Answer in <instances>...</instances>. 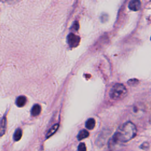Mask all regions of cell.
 <instances>
[{
    "mask_svg": "<svg viewBox=\"0 0 151 151\" xmlns=\"http://www.w3.org/2000/svg\"><path fill=\"white\" fill-rule=\"evenodd\" d=\"M136 126L130 122L123 124L109 141V147H113L119 143H124L132 139L136 134Z\"/></svg>",
    "mask_w": 151,
    "mask_h": 151,
    "instance_id": "1",
    "label": "cell"
},
{
    "mask_svg": "<svg viewBox=\"0 0 151 151\" xmlns=\"http://www.w3.org/2000/svg\"><path fill=\"white\" fill-rule=\"evenodd\" d=\"M109 95L114 100H120L126 96L127 90L123 84L116 83L111 88Z\"/></svg>",
    "mask_w": 151,
    "mask_h": 151,
    "instance_id": "2",
    "label": "cell"
},
{
    "mask_svg": "<svg viewBox=\"0 0 151 151\" xmlns=\"http://www.w3.org/2000/svg\"><path fill=\"white\" fill-rule=\"evenodd\" d=\"M80 41V38L73 33H70L67 37V42L71 47H77Z\"/></svg>",
    "mask_w": 151,
    "mask_h": 151,
    "instance_id": "3",
    "label": "cell"
},
{
    "mask_svg": "<svg viewBox=\"0 0 151 151\" xmlns=\"http://www.w3.org/2000/svg\"><path fill=\"white\" fill-rule=\"evenodd\" d=\"M141 6V2L140 0H131L129 4V8L130 9L136 11L139 10Z\"/></svg>",
    "mask_w": 151,
    "mask_h": 151,
    "instance_id": "4",
    "label": "cell"
},
{
    "mask_svg": "<svg viewBox=\"0 0 151 151\" xmlns=\"http://www.w3.org/2000/svg\"><path fill=\"white\" fill-rule=\"evenodd\" d=\"M6 118L4 117L0 120V136L4 135L6 129Z\"/></svg>",
    "mask_w": 151,
    "mask_h": 151,
    "instance_id": "5",
    "label": "cell"
},
{
    "mask_svg": "<svg viewBox=\"0 0 151 151\" xmlns=\"http://www.w3.org/2000/svg\"><path fill=\"white\" fill-rule=\"evenodd\" d=\"M26 101H27V99H26V97L25 96H19L17 99V100H16V104L17 105L21 107H23L25 103H26Z\"/></svg>",
    "mask_w": 151,
    "mask_h": 151,
    "instance_id": "6",
    "label": "cell"
},
{
    "mask_svg": "<svg viewBox=\"0 0 151 151\" xmlns=\"http://www.w3.org/2000/svg\"><path fill=\"white\" fill-rule=\"evenodd\" d=\"M96 124V122L95 120L93 118H90L87 120V121L86 123V127L89 130L93 129Z\"/></svg>",
    "mask_w": 151,
    "mask_h": 151,
    "instance_id": "7",
    "label": "cell"
},
{
    "mask_svg": "<svg viewBox=\"0 0 151 151\" xmlns=\"http://www.w3.org/2000/svg\"><path fill=\"white\" fill-rule=\"evenodd\" d=\"M41 112V107L39 104L34 105L31 109V114L34 116H38Z\"/></svg>",
    "mask_w": 151,
    "mask_h": 151,
    "instance_id": "8",
    "label": "cell"
},
{
    "mask_svg": "<svg viewBox=\"0 0 151 151\" xmlns=\"http://www.w3.org/2000/svg\"><path fill=\"white\" fill-rule=\"evenodd\" d=\"M58 127H59V124L58 123L53 125L52 127L48 130V133L47 134V136H46L48 138L50 136H51L53 134H54L55 133V132L57 130Z\"/></svg>",
    "mask_w": 151,
    "mask_h": 151,
    "instance_id": "9",
    "label": "cell"
},
{
    "mask_svg": "<svg viewBox=\"0 0 151 151\" xmlns=\"http://www.w3.org/2000/svg\"><path fill=\"white\" fill-rule=\"evenodd\" d=\"M88 136H89V133L86 130H82L79 132L77 137L79 140H81L82 139H84L87 137Z\"/></svg>",
    "mask_w": 151,
    "mask_h": 151,
    "instance_id": "10",
    "label": "cell"
},
{
    "mask_svg": "<svg viewBox=\"0 0 151 151\" xmlns=\"http://www.w3.org/2000/svg\"><path fill=\"white\" fill-rule=\"evenodd\" d=\"M22 130L20 129H18L14 134V140L15 141H18L21 139V137H22Z\"/></svg>",
    "mask_w": 151,
    "mask_h": 151,
    "instance_id": "11",
    "label": "cell"
},
{
    "mask_svg": "<svg viewBox=\"0 0 151 151\" xmlns=\"http://www.w3.org/2000/svg\"><path fill=\"white\" fill-rule=\"evenodd\" d=\"M78 150H80V151H86V147L85 144L83 143H81L78 145Z\"/></svg>",
    "mask_w": 151,
    "mask_h": 151,
    "instance_id": "12",
    "label": "cell"
},
{
    "mask_svg": "<svg viewBox=\"0 0 151 151\" xmlns=\"http://www.w3.org/2000/svg\"><path fill=\"white\" fill-rule=\"evenodd\" d=\"M138 82V80L136 79H133V80H130L128 81V84L130 86H134V84H137Z\"/></svg>",
    "mask_w": 151,
    "mask_h": 151,
    "instance_id": "13",
    "label": "cell"
},
{
    "mask_svg": "<svg viewBox=\"0 0 151 151\" xmlns=\"http://www.w3.org/2000/svg\"><path fill=\"white\" fill-rule=\"evenodd\" d=\"M0 1L3 2H6V3H8V4H14V3H16V2H18L20 0H0Z\"/></svg>",
    "mask_w": 151,
    "mask_h": 151,
    "instance_id": "14",
    "label": "cell"
},
{
    "mask_svg": "<svg viewBox=\"0 0 151 151\" xmlns=\"http://www.w3.org/2000/svg\"><path fill=\"white\" fill-rule=\"evenodd\" d=\"M78 27H79L78 23L77 22H75L74 24V25H73V29L76 31V30H77V29H78Z\"/></svg>",
    "mask_w": 151,
    "mask_h": 151,
    "instance_id": "15",
    "label": "cell"
},
{
    "mask_svg": "<svg viewBox=\"0 0 151 151\" xmlns=\"http://www.w3.org/2000/svg\"><path fill=\"white\" fill-rule=\"evenodd\" d=\"M150 40H151V37H150Z\"/></svg>",
    "mask_w": 151,
    "mask_h": 151,
    "instance_id": "16",
    "label": "cell"
}]
</instances>
